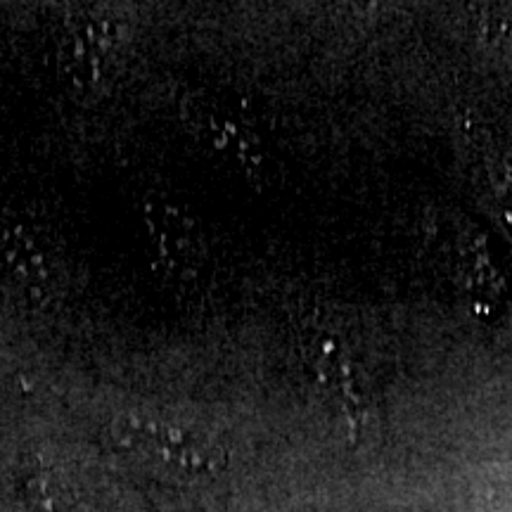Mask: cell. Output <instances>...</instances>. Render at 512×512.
<instances>
[{
    "label": "cell",
    "mask_w": 512,
    "mask_h": 512,
    "mask_svg": "<svg viewBox=\"0 0 512 512\" xmlns=\"http://www.w3.org/2000/svg\"><path fill=\"white\" fill-rule=\"evenodd\" d=\"M475 512H512V463L489 465L482 472Z\"/></svg>",
    "instance_id": "ba28073f"
},
{
    "label": "cell",
    "mask_w": 512,
    "mask_h": 512,
    "mask_svg": "<svg viewBox=\"0 0 512 512\" xmlns=\"http://www.w3.org/2000/svg\"><path fill=\"white\" fill-rule=\"evenodd\" d=\"M110 432L121 456L164 482L211 484L228 467L221 441L190 422L152 413H124L112 422Z\"/></svg>",
    "instance_id": "6da1fadb"
},
{
    "label": "cell",
    "mask_w": 512,
    "mask_h": 512,
    "mask_svg": "<svg viewBox=\"0 0 512 512\" xmlns=\"http://www.w3.org/2000/svg\"><path fill=\"white\" fill-rule=\"evenodd\" d=\"M126 53V27L107 10H76L57 34L55 64L67 86L98 95L117 79Z\"/></svg>",
    "instance_id": "3957f363"
},
{
    "label": "cell",
    "mask_w": 512,
    "mask_h": 512,
    "mask_svg": "<svg viewBox=\"0 0 512 512\" xmlns=\"http://www.w3.org/2000/svg\"><path fill=\"white\" fill-rule=\"evenodd\" d=\"M0 264L12 283L29 294H53L62 278L53 238L34 223L15 221L0 230Z\"/></svg>",
    "instance_id": "8992f818"
},
{
    "label": "cell",
    "mask_w": 512,
    "mask_h": 512,
    "mask_svg": "<svg viewBox=\"0 0 512 512\" xmlns=\"http://www.w3.org/2000/svg\"><path fill=\"white\" fill-rule=\"evenodd\" d=\"M140 228L147 256L157 271L183 278L202 264L204 245L195 216L169 197H145Z\"/></svg>",
    "instance_id": "277c9868"
},
{
    "label": "cell",
    "mask_w": 512,
    "mask_h": 512,
    "mask_svg": "<svg viewBox=\"0 0 512 512\" xmlns=\"http://www.w3.org/2000/svg\"><path fill=\"white\" fill-rule=\"evenodd\" d=\"M477 36L484 46H491L496 53L512 57V12H479Z\"/></svg>",
    "instance_id": "9c48e42d"
},
{
    "label": "cell",
    "mask_w": 512,
    "mask_h": 512,
    "mask_svg": "<svg viewBox=\"0 0 512 512\" xmlns=\"http://www.w3.org/2000/svg\"><path fill=\"white\" fill-rule=\"evenodd\" d=\"M24 503L29 512H88L81 491L53 470H38L27 479Z\"/></svg>",
    "instance_id": "52a82bcc"
},
{
    "label": "cell",
    "mask_w": 512,
    "mask_h": 512,
    "mask_svg": "<svg viewBox=\"0 0 512 512\" xmlns=\"http://www.w3.org/2000/svg\"><path fill=\"white\" fill-rule=\"evenodd\" d=\"M181 121L204 150L238 164L240 169L259 164V140L254 138L252 128L221 100L204 93L188 95L181 102Z\"/></svg>",
    "instance_id": "5b68a950"
},
{
    "label": "cell",
    "mask_w": 512,
    "mask_h": 512,
    "mask_svg": "<svg viewBox=\"0 0 512 512\" xmlns=\"http://www.w3.org/2000/svg\"><path fill=\"white\" fill-rule=\"evenodd\" d=\"M299 351L313 382L342 408L351 425H363L377 408V382L363 337L344 316L318 311L299 330Z\"/></svg>",
    "instance_id": "7a4b0ae2"
}]
</instances>
